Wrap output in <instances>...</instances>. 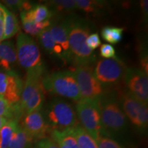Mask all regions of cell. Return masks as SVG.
Masks as SVG:
<instances>
[{"label":"cell","mask_w":148,"mask_h":148,"mask_svg":"<svg viewBox=\"0 0 148 148\" xmlns=\"http://www.w3.org/2000/svg\"><path fill=\"white\" fill-rule=\"evenodd\" d=\"M65 21L71 64L75 66L92 65L96 60V55L86 43L92 31L89 22L73 15L66 18Z\"/></svg>","instance_id":"cell-1"},{"label":"cell","mask_w":148,"mask_h":148,"mask_svg":"<svg viewBox=\"0 0 148 148\" xmlns=\"http://www.w3.org/2000/svg\"><path fill=\"white\" fill-rule=\"evenodd\" d=\"M103 136L118 140L128 130V121L122 111L114 92L106 91L98 101Z\"/></svg>","instance_id":"cell-2"},{"label":"cell","mask_w":148,"mask_h":148,"mask_svg":"<svg viewBox=\"0 0 148 148\" xmlns=\"http://www.w3.org/2000/svg\"><path fill=\"white\" fill-rule=\"evenodd\" d=\"M50 131H62L79 125L75 110L71 103L54 97L41 111Z\"/></svg>","instance_id":"cell-3"},{"label":"cell","mask_w":148,"mask_h":148,"mask_svg":"<svg viewBox=\"0 0 148 148\" xmlns=\"http://www.w3.org/2000/svg\"><path fill=\"white\" fill-rule=\"evenodd\" d=\"M42 85L45 92L51 95L61 96L75 101L82 99L71 70L45 74L42 77Z\"/></svg>","instance_id":"cell-4"},{"label":"cell","mask_w":148,"mask_h":148,"mask_svg":"<svg viewBox=\"0 0 148 148\" xmlns=\"http://www.w3.org/2000/svg\"><path fill=\"white\" fill-rule=\"evenodd\" d=\"M116 95L127 119L140 134H145L148 126L147 104L138 100L127 90H120Z\"/></svg>","instance_id":"cell-5"},{"label":"cell","mask_w":148,"mask_h":148,"mask_svg":"<svg viewBox=\"0 0 148 148\" xmlns=\"http://www.w3.org/2000/svg\"><path fill=\"white\" fill-rule=\"evenodd\" d=\"M75 112L79 125L93 139L103 136L98 101L81 99L77 101Z\"/></svg>","instance_id":"cell-6"},{"label":"cell","mask_w":148,"mask_h":148,"mask_svg":"<svg viewBox=\"0 0 148 148\" xmlns=\"http://www.w3.org/2000/svg\"><path fill=\"white\" fill-rule=\"evenodd\" d=\"M126 67L117 57L100 59L92 69V75L106 91L123 80Z\"/></svg>","instance_id":"cell-7"},{"label":"cell","mask_w":148,"mask_h":148,"mask_svg":"<svg viewBox=\"0 0 148 148\" xmlns=\"http://www.w3.org/2000/svg\"><path fill=\"white\" fill-rule=\"evenodd\" d=\"M16 47L18 64L26 71L44 65L39 48L27 34L23 32L18 34Z\"/></svg>","instance_id":"cell-8"},{"label":"cell","mask_w":148,"mask_h":148,"mask_svg":"<svg viewBox=\"0 0 148 148\" xmlns=\"http://www.w3.org/2000/svg\"><path fill=\"white\" fill-rule=\"evenodd\" d=\"M92 65L75 66L71 70L78 86L82 99L99 101L106 92L92 75Z\"/></svg>","instance_id":"cell-9"},{"label":"cell","mask_w":148,"mask_h":148,"mask_svg":"<svg viewBox=\"0 0 148 148\" xmlns=\"http://www.w3.org/2000/svg\"><path fill=\"white\" fill-rule=\"evenodd\" d=\"M123 81L127 87V90L131 95L143 103L147 104V74L138 68H126L123 77Z\"/></svg>","instance_id":"cell-10"},{"label":"cell","mask_w":148,"mask_h":148,"mask_svg":"<svg viewBox=\"0 0 148 148\" xmlns=\"http://www.w3.org/2000/svg\"><path fill=\"white\" fill-rule=\"evenodd\" d=\"M23 83L14 71H0V97L11 104H16L21 99Z\"/></svg>","instance_id":"cell-11"},{"label":"cell","mask_w":148,"mask_h":148,"mask_svg":"<svg viewBox=\"0 0 148 148\" xmlns=\"http://www.w3.org/2000/svg\"><path fill=\"white\" fill-rule=\"evenodd\" d=\"M20 120H21V123H19L20 126L32 138L34 143L47 137V134H49L50 130L44 119L41 110L25 114Z\"/></svg>","instance_id":"cell-12"},{"label":"cell","mask_w":148,"mask_h":148,"mask_svg":"<svg viewBox=\"0 0 148 148\" xmlns=\"http://www.w3.org/2000/svg\"><path fill=\"white\" fill-rule=\"evenodd\" d=\"M45 73V67L43 66H38L35 69L27 71L26 77L23 84L21 99L17 104L22 106L34 95L39 88L42 87V79Z\"/></svg>","instance_id":"cell-13"},{"label":"cell","mask_w":148,"mask_h":148,"mask_svg":"<svg viewBox=\"0 0 148 148\" xmlns=\"http://www.w3.org/2000/svg\"><path fill=\"white\" fill-rule=\"evenodd\" d=\"M51 36L56 43L62 49L64 55V62L71 63L69 40H68L67 27L65 18L62 21L51 22L49 26Z\"/></svg>","instance_id":"cell-14"},{"label":"cell","mask_w":148,"mask_h":148,"mask_svg":"<svg viewBox=\"0 0 148 148\" xmlns=\"http://www.w3.org/2000/svg\"><path fill=\"white\" fill-rule=\"evenodd\" d=\"M16 47L12 40L0 42V68L3 71H14L17 64Z\"/></svg>","instance_id":"cell-15"},{"label":"cell","mask_w":148,"mask_h":148,"mask_svg":"<svg viewBox=\"0 0 148 148\" xmlns=\"http://www.w3.org/2000/svg\"><path fill=\"white\" fill-rule=\"evenodd\" d=\"M0 8L3 13V40L9 39L19 31V25L15 14L9 10L5 5L0 3Z\"/></svg>","instance_id":"cell-16"},{"label":"cell","mask_w":148,"mask_h":148,"mask_svg":"<svg viewBox=\"0 0 148 148\" xmlns=\"http://www.w3.org/2000/svg\"><path fill=\"white\" fill-rule=\"evenodd\" d=\"M42 47L47 53L51 56H54L56 58L62 59L64 61V55L62 49L56 43L51 36L49 27L44 29L38 35Z\"/></svg>","instance_id":"cell-17"},{"label":"cell","mask_w":148,"mask_h":148,"mask_svg":"<svg viewBox=\"0 0 148 148\" xmlns=\"http://www.w3.org/2000/svg\"><path fill=\"white\" fill-rule=\"evenodd\" d=\"M45 92L43 88H39L35 94L30 97L23 105L19 106L17 104V106L19 109L21 116H23L25 114L31 113L35 111H40L43 107L44 102H45Z\"/></svg>","instance_id":"cell-18"},{"label":"cell","mask_w":148,"mask_h":148,"mask_svg":"<svg viewBox=\"0 0 148 148\" xmlns=\"http://www.w3.org/2000/svg\"><path fill=\"white\" fill-rule=\"evenodd\" d=\"M25 13L31 20L36 23H40L46 21H49L53 16L49 7L46 4H34L32 8L28 11H24Z\"/></svg>","instance_id":"cell-19"},{"label":"cell","mask_w":148,"mask_h":148,"mask_svg":"<svg viewBox=\"0 0 148 148\" xmlns=\"http://www.w3.org/2000/svg\"><path fill=\"white\" fill-rule=\"evenodd\" d=\"M49 135L51 139L56 143L62 144L67 148H79L77 140L70 128L62 131L51 130L49 132Z\"/></svg>","instance_id":"cell-20"},{"label":"cell","mask_w":148,"mask_h":148,"mask_svg":"<svg viewBox=\"0 0 148 148\" xmlns=\"http://www.w3.org/2000/svg\"><path fill=\"white\" fill-rule=\"evenodd\" d=\"M20 17H21L22 25L25 32L32 36H38L42 30L50 26L51 22V20H49V21L40 22V23H36L27 17L24 11L21 12Z\"/></svg>","instance_id":"cell-21"},{"label":"cell","mask_w":148,"mask_h":148,"mask_svg":"<svg viewBox=\"0 0 148 148\" xmlns=\"http://www.w3.org/2000/svg\"><path fill=\"white\" fill-rule=\"evenodd\" d=\"M46 5L54 14H64L71 13L77 10L75 0H55L47 1Z\"/></svg>","instance_id":"cell-22"},{"label":"cell","mask_w":148,"mask_h":148,"mask_svg":"<svg viewBox=\"0 0 148 148\" xmlns=\"http://www.w3.org/2000/svg\"><path fill=\"white\" fill-rule=\"evenodd\" d=\"M77 8L93 16L101 15L106 9V3L101 1L75 0Z\"/></svg>","instance_id":"cell-23"},{"label":"cell","mask_w":148,"mask_h":148,"mask_svg":"<svg viewBox=\"0 0 148 148\" xmlns=\"http://www.w3.org/2000/svg\"><path fill=\"white\" fill-rule=\"evenodd\" d=\"M19 126V121L11 119L0 130V148H8Z\"/></svg>","instance_id":"cell-24"},{"label":"cell","mask_w":148,"mask_h":148,"mask_svg":"<svg viewBox=\"0 0 148 148\" xmlns=\"http://www.w3.org/2000/svg\"><path fill=\"white\" fill-rule=\"evenodd\" d=\"M70 129L77 140L79 148H98L96 140L80 125H79Z\"/></svg>","instance_id":"cell-25"},{"label":"cell","mask_w":148,"mask_h":148,"mask_svg":"<svg viewBox=\"0 0 148 148\" xmlns=\"http://www.w3.org/2000/svg\"><path fill=\"white\" fill-rule=\"evenodd\" d=\"M33 143L32 138L19 125L8 148H32Z\"/></svg>","instance_id":"cell-26"},{"label":"cell","mask_w":148,"mask_h":148,"mask_svg":"<svg viewBox=\"0 0 148 148\" xmlns=\"http://www.w3.org/2000/svg\"><path fill=\"white\" fill-rule=\"evenodd\" d=\"M0 116L9 120L16 119L18 121L21 119V114L16 103L11 104L1 97H0Z\"/></svg>","instance_id":"cell-27"},{"label":"cell","mask_w":148,"mask_h":148,"mask_svg":"<svg viewBox=\"0 0 148 148\" xmlns=\"http://www.w3.org/2000/svg\"><path fill=\"white\" fill-rule=\"evenodd\" d=\"M123 28L113 26H106L101 31L102 38L111 44H116L123 38Z\"/></svg>","instance_id":"cell-28"},{"label":"cell","mask_w":148,"mask_h":148,"mask_svg":"<svg viewBox=\"0 0 148 148\" xmlns=\"http://www.w3.org/2000/svg\"><path fill=\"white\" fill-rule=\"evenodd\" d=\"M2 2L9 10L28 11L32 8L34 3L23 0H4Z\"/></svg>","instance_id":"cell-29"},{"label":"cell","mask_w":148,"mask_h":148,"mask_svg":"<svg viewBox=\"0 0 148 148\" xmlns=\"http://www.w3.org/2000/svg\"><path fill=\"white\" fill-rule=\"evenodd\" d=\"M98 148H125L119 142L112 138L101 136L96 140Z\"/></svg>","instance_id":"cell-30"},{"label":"cell","mask_w":148,"mask_h":148,"mask_svg":"<svg viewBox=\"0 0 148 148\" xmlns=\"http://www.w3.org/2000/svg\"><path fill=\"white\" fill-rule=\"evenodd\" d=\"M32 148H59L57 144L49 137H45L34 142Z\"/></svg>","instance_id":"cell-31"},{"label":"cell","mask_w":148,"mask_h":148,"mask_svg":"<svg viewBox=\"0 0 148 148\" xmlns=\"http://www.w3.org/2000/svg\"><path fill=\"white\" fill-rule=\"evenodd\" d=\"M86 45L90 49L93 51L94 49H97L101 45V39L100 37L98 35L97 33H92L89 34L86 40Z\"/></svg>","instance_id":"cell-32"},{"label":"cell","mask_w":148,"mask_h":148,"mask_svg":"<svg viewBox=\"0 0 148 148\" xmlns=\"http://www.w3.org/2000/svg\"><path fill=\"white\" fill-rule=\"evenodd\" d=\"M140 62L141 66L142 71H143L146 74L148 73V58L147 47L145 48V45H140Z\"/></svg>","instance_id":"cell-33"},{"label":"cell","mask_w":148,"mask_h":148,"mask_svg":"<svg viewBox=\"0 0 148 148\" xmlns=\"http://www.w3.org/2000/svg\"><path fill=\"white\" fill-rule=\"evenodd\" d=\"M115 49L112 45L103 44L100 47V56L103 59L115 58Z\"/></svg>","instance_id":"cell-34"},{"label":"cell","mask_w":148,"mask_h":148,"mask_svg":"<svg viewBox=\"0 0 148 148\" xmlns=\"http://www.w3.org/2000/svg\"><path fill=\"white\" fill-rule=\"evenodd\" d=\"M140 8H141V13L143 20L145 21H147L148 16V1L147 0H142L140 3Z\"/></svg>","instance_id":"cell-35"},{"label":"cell","mask_w":148,"mask_h":148,"mask_svg":"<svg viewBox=\"0 0 148 148\" xmlns=\"http://www.w3.org/2000/svg\"><path fill=\"white\" fill-rule=\"evenodd\" d=\"M3 17L0 18V42L3 40Z\"/></svg>","instance_id":"cell-36"},{"label":"cell","mask_w":148,"mask_h":148,"mask_svg":"<svg viewBox=\"0 0 148 148\" xmlns=\"http://www.w3.org/2000/svg\"><path fill=\"white\" fill-rule=\"evenodd\" d=\"M9 121V119H6V118L3 117V116H0V130L6 124L7 122Z\"/></svg>","instance_id":"cell-37"},{"label":"cell","mask_w":148,"mask_h":148,"mask_svg":"<svg viewBox=\"0 0 148 148\" xmlns=\"http://www.w3.org/2000/svg\"><path fill=\"white\" fill-rule=\"evenodd\" d=\"M56 144H57V145L58 146L59 148H67L66 147H65L64 145H62V144H60V143H56Z\"/></svg>","instance_id":"cell-38"},{"label":"cell","mask_w":148,"mask_h":148,"mask_svg":"<svg viewBox=\"0 0 148 148\" xmlns=\"http://www.w3.org/2000/svg\"><path fill=\"white\" fill-rule=\"evenodd\" d=\"M3 17V13H2V11H1V8H0V18Z\"/></svg>","instance_id":"cell-39"}]
</instances>
